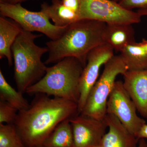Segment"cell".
<instances>
[{
	"label": "cell",
	"mask_w": 147,
	"mask_h": 147,
	"mask_svg": "<svg viewBox=\"0 0 147 147\" xmlns=\"http://www.w3.org/2000/svg\"><path fill=\"white\" fill-rule=\"evenodd\" d=\"M36 95L28 109L18 111L13 123L26 147H42L59 124L79 115L76 102L42 94Z\"/></svg>",
	"instance_id": "6da1fadb"
},
{
	"label": "cell",
	"mask_w": 147,
	"mask_h": 147,
	"mask_svg": "<svg viewBox=\"0 0 147 147\" xmlns=\"http://www.w3.org/2000/svg\"><path fill=\"white\" fill-rule=\"evenodd\" d=\"M106 24L82 19L67 26L59 38L46 42L48 57L45 65L56 63L67 57L78 59L84 67L89 53L104 44L103 32Z\"/></svg>",
	"instance_id": "7a4b0ae2"
},
{
	"label": "cell",
	"mask_w": 147,
	"mask_h": 147,
	"mask_svg": "<svg viewBox=\"0 0 147 147\" xmlns=\"http://www.w3.org/2000/svg\"><path fill=\"white\" fill-rule=\"evenodd\" d=\"M84 67L76 58H64L47 67L45 75L27 89L30 94H42L77 103L80 98L79 82Z\"/></svg>",
	"instance_id": "3957f363"
},
{
	"label": "cell",
	"mask_w": 147,
	"mask_h": 147,
	"mask_svg": "<svg viewBox=\"0 0 147 147\" xmlns=\"http://www.w3.org/2000/svg\"><path fill=\"white\" fill-rule=\"evenodd\" d=\"M41 36L23 30L11 47L14 80L18 90L23 93L42 79L46 73L47 67L41 58L48 53V49L38 46L34 42Z\"/></svg>",
	"instance_id": "277c9868"
},
{
	"label": "cell",
	"mask_w": 147,
	"mask_h": 147,
	"mask_svg": "<svg viewBox=\"0 0 147 147\" xmlns=\"http://www.w3.org/2000/svg\"><path fill=\"white\" fill-rule=\"evenodd\" d=\"M128 70L120 55H114L104 65L103 72L90 91L81 114L103 120L107 115L108 98L115 86L116 78Z\"/></svg>",
	"instance_id": "5b68a950"
},
{
	"label": "cell",
	"mask_w": 147,
	"mask_h": 147,
	"mask_svg": "<svg viewBox=\"0 0 147 147\" xmlns=\"http://www.w3.org/2000/svg\"><path fill=\"white\" fill-rule=\"evenodd\" d=\"M0 13L15 21L24 31L41 32L52 40L59 38L67 27L56 26L41 11L28 10L21 3L12 4L0 1Z\"/></svg>",
	"instance_id": "8992f818"
},
{
	"label": "cell",
	"mask_w": 147,
	"mask_h": 147,
	"mask_svg": "<svg viewBox=\"0 0 147 147\" xmlns=\"http://www.w3.org/2000/svg\"><path fill=\"white\" fill-rule=\"evenodd\" d=\"M79 20L132 25L141 21L142 16L137 11L125 9L113 0H79Z\"/></svg>",
	"instance_id": "52a82bcc"
},
{
	"label": "cell",
	"mask_w": 147,
	"mask_h": 147,
	"mask_svg": "<svg viewBox=\"0 0 147 147\" xmlns=\"http://www.w3.org/2000/svg\"><path fill=\"white\" fill-rule=\"evenodd\" d=\"M137 108L121 81H116L107 104V114L117 118L131 134H137L146 121L137 115Z\"/></svg>",
	"instance_id": "ba28073f"
},
{
	"label": "cell",
	"mask_w": 147,
	"mask_h": 147,
	"mask_svg": "<svg viewBox=\"0 0 147 147\" xmlns=\"http://www.w3.org/2000/svg\"><path fill=\"white\" fill-rule=\"evenodd\" d=\"M114 50L110 45L104 43L95 47L88 54L86 65L83 69L79 82V115L82 113L89 94L97 82L100 67L114 56Z\"/></svg>",
	"instance_id": "9c48e42d"
},
{
	"label": "cell",
	"mask_w": 147,
	"mask_h": 147,
	"mask_svg": "<svg viewBox=\"0 0 147 147\" xmlns=\"http://www.w3.org/2000/svg\"><path fill=\"white\" fill-rule=\"evenodd\" d=\"M73 131L74 147L100 146L108 128L106 121L99 120L80 114L69 119Z\"/></svg>",
	"instance_id": "30bf717a"
},
{
	"label": "cell",
	"mask_w": 147,
	"mask_h": 147,
	"mask_svg": "<svg viewBox=\"0 0 147 147\" xmlns=\"http://www.w3.org/2000/svg\"><path fill=\"white\" fill-rule=\"evenodd\" d=\"M123 76L124 87L135 104L137 111L147 118V69L127 70Z\"/></svg>",
	"instance_id": "8fae6325"
},
{
	"label": "cell",
	"mask_w": 147,
	"mask_h": 147,
	"mask_svg": "<svg viewBox=\"0 0 147 147\" xmlns=\"http://www.w3.org/2000/svg\"><path fill=\"white\" fill-rule=\"evenodd\" d=\"M105 119L108 131L102 137L101 147H138L139 139L131 134L112 114H107Z\"/></svg>",
	"instance_id": "7c38bea8"
},
{
	"label": "cell",
	"mask_w": 147,
	"mask_h": 147,
	"mask_svg": "<svg viewBox=\"0 0 147 147\" xmlns=\"http://www.w3.org/2000/svg\"><path fill=\"white\" fill-rule=\"evenodd\" d=\"M132 24H106L103 32L104 43L114 50L121 52L124 48L135 41Z\"/></svg>",
	"instance_id": "4fadbf2b"
},
{
	"label": "cell",
	"mask_w": 147,
	"mask_h": 147,
	"mask_svg": "<svg viewBox=\"0 0 147 147\" xmlns=\"http://www.w3.org/2000/svg\"><path fill=\"white\" fill-rule=\"evenodd\" d=\"M23 30L15 21L4 16L0 17V59L6 58L9 66L13 63L11 47Z\"/></svg>",
	"instance_id": "5bb4252c"
},
{
	"label": "cell",
	"mask_w": 147,
	"mask_h": 147,
	"mask_svg": "<svg viewBox=\"0 0 147 147\" xmlns=\"http://www.w3.org/2000/svg\"><path fill=\"white\" fill-rule=\"evenodd\" d=\"M51 4L42 3L41 12L51 19L56 26L64 27L79 20V14L64 5L61 0H51Z\"/></svg>",
	"instance_id": "9a60e30c"
},
{
	"label": "cell",
	"mask_w": 147,
	"mask_h": 147,
	"mask_svg": "<svg viewBox=\"0 0 147 147\" xmlns=\"http://www.w3.org/2000/svg\"><path fill=\"white\" fill-rule=\"evenodd\" d=\"M120 53L128 71L147 69V51L142 40L141 42H135L129 44Z\"/></svg>",
	"instance_id": "2e32d148"
},
{
	"label": "cell",
	"mask_w": 147,
	"mask_h": 147,
	"mask_svg": "<svg viewBox=\"0 0 147 147\" xmlns=\"http://www.w3.org/2000/svg\"><path fill=\"white\" fill-rule=\"evenodd\" d=\"M69 119L56 127L43 144L42 147H74L73 131Z\"/></svg>",
	"instance_id": "e0dca14e"
},
{
	"label": "cell",
	"mask_w": 147,
	"mask_h": 147,
	"mask_svg": "<svg viewBox=\"0 0 147 147\" xmlns=\"http://www.w3.org/2000/svg\"><path fill=\"white\" fill-rule=\"evenodd\" d=\"M23 93L16 91L9 84L0 70V99L5 101L18 111L28 109L30 106Z\"/></svg>",
	"instance_id": "ac0fdd59"
},
{
	"label": "cell",
	"mask_w": 147,
	"mask_h": 147,
	"mask_svg": "<svg viewBox=\"0 0 147 147\" xmlns=\"http://www.w3.org/2000/svg\"><path fill=\"white\" fill-rule=\"evenodd\" d=\"M0 147H26L14 124H0Z\"/></svg>",
	"instance_id": "d6986e66"
},
{
	"label": "cell",
	"mask_w": 147,
	"mask_h": 147,
	"mask_svg": "<svg viewBox=\"0 0 147 147\" xmlns=\"http://www.w3.org/2000/svg\"><path fill=\"white\" fill-rule=\"evenodd\" d=\"M18 110L5 101L0 100V124L14 123Z\"/></svg>",
	"instance_id": "ffe728a7"
},
{
	"label": "cell",
	"mask_w": 147,
	"mask_h": 147,
	"mask_svg": "<svg viewBox=\"0 0 147 147\" xmlns=\"http://www.w3.org/2000/svg\"><path fill=\"white\" fill-rule=\"evenodd\" d=\"M119 3L124 8L129 10L134 8H147V0H121Z\"/></svg>",
	"instance_id": "44dd1931"
},
{
	"label": "cell",
	"mask_w": 147,
	"mask_h": 147,
	"mask_svg": "<svg viewBox=\"0 0 147 147\" xmlns=\"http://www.w3.org/2000/svg\"><path fill=\"white\" fill-rule=\"evenodd\" d=\"M64 5L67 8L79 13L80 2L79 0H61Z\"/></svg>",
	"instance_id": "7402d4cb"
},
{
	"label": "cell",
	"mask_w": 147,
	"mask_h": 147,
	"mask_svg": "<svg viewBox=\"0 0 147 147\" xmlns=\"http://www.w3.org/2000/svg\"><path fill=\"white\" fill-rule=\"evenodd\" d=\"M138 139H147V124L145 123L140 129L137 135Z\"/></svg>",
	"instance_id": "603a6c76"
},
{
	"label": "cell",
	"mask_w": 147,
	"mask_h": 147,
	"mask_svg": "<svg viewBox=\"0 0 147 147\" xmlns=\"http://www.w3.org/2000/svg\"><path fill=\"white\" fill-rule=\"evenodd\" d=\"M0 1L9 3L16 4L21 3L26 0H0Z\"/></svg>",
	"instance_id": "cb8c5ba5"
},
{
	"label": "cell",
	"mask_w": 147,
	"mask_h": 147,
	"mask_svg": "<svg viewBox=\"0 0 147 147\" xmlns=\"http://www.w3.org/2000/svg\"><path fill=\"white\" fill-rule=\"evenodd\" d=\"M138 147H147V143L144 139H139Z\"/></svg>",
	"instance_id": "d4e9b609"
},
{
	"label": "cell",
	"mask_w": 147,
	"mask_h": 147,
	"mask_svg": "<svg viewBox=\"0 0 147 147\" xmlns=\"http://www.w3.org/2000/svg\"><path fill=\"white\" fill-rule=\"evenodd\" d=\"M137 12L142 16H147V8L139 9Z\"/></svg>",
	"instance_id": "484cf974"
},
{
	"label": "cell",
	"mask_w": 147,
	"mask_h": 147,
	"mask_svg": "<svg viewBox=\"0 0 147 147\" xmlns=\"http://www.w3.org/2000/svg\"><path fill=\"white\" fill-rule=\"evenodd\" d=\"M142 41L144 42V45L145 48H146V50L147 51V40H146L144 39L142 40Z\"/></svg>",
	"instance_id": "4316f807"
},
{
	"label": "cell",
	"mask_w": 147,
	"mask_h": 147,
	"mask_svg": "<svg viewBox=\"0 0 147 147\" xmlns=\"http://www.w3.org/2000/svg\"><path fill=\"white\" fill-rule=\"evenodd\" d=\"M113 1H115L116 2L119 3L120 1L121 0H113Z\"/></svg>",
	"instance_id": "83f0119b"
},
{
	"label": "cell",
	"mask_w": 147,
	"mask_h": 147,
	"mask_svg": "<svg viewBox=\"0 0 147 147\" xmlns=\"http://www.w3.org/2000/svg\"><path fill=\"white\" fill-rule=\"evenodd\" d=\"M95 147H101L100 146H99Z\"/></svg>",
	"instance_id": "f1b7e54d"
}]
</instances>
